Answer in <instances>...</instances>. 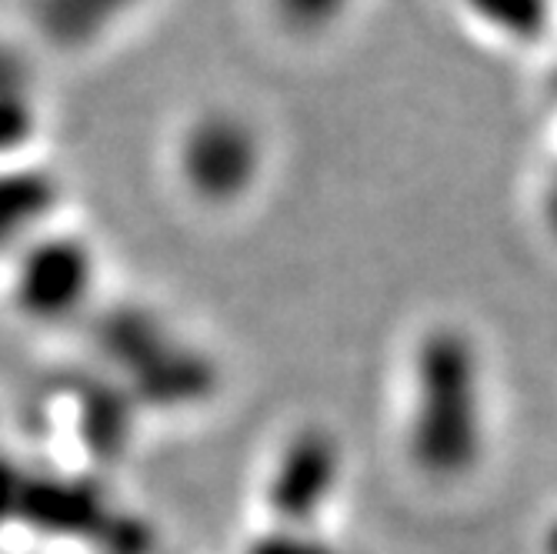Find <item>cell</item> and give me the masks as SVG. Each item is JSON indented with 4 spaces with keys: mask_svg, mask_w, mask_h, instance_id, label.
Segmentation results:
<instances>
[{
    "mask_svg": "<svg viewBox=\"0 0 557 554\" xmlns=\"http://www.w3.org/2000/svg\"><path fill=\"white\" fill-rule=\"evenodd\" d=\"M281 27L294 37H324L341 27L358 0H268Z\"/></svg>",
    "mask_w": 557,
    "mask_h": 554,
    "instance_id": "5",
    "label": "cell"
},
{
    "mask_svg": "<svg viewBox=\"0 0 557 554\" xmlns=\"http://www.w3.org/2000/svg\"><path fill=\"white\" fill-rule=\"evenodd\" d=\"M468 17L494 40L537 44L550 24V0H461Z\"/></svg>",
    "mask_w": 557,
    "mask_h": 554,
    "instance_id": "4",
    "label": "cell"
},
{
    "mask_svg": "<svg viewBox=\"0 0 557 554\" xmlns=\"http://www.w3.org/2000/svg\"><path fill=\"white\" fill-rule=\"evenodd\" d=\"M408 455L428 478H461L478 465L487 434L478 350L465 334H428L414 361Z\"/></svg>",
    "mask_w": 557,
    "mask_h": 554,
    "instance_id": "1",
    "label": "cell"
},
{
    "mask_svg": "<svg viewBox=\"0 0 557 554\" xmlns=\"http://www.w3.org/2000/svg\"><path fill=\"white\" fill-rule=\"evenodd\" d=\"M97 291V255L74 234H47L21 247L11 297L34 324H64L81 315Z\"/></svg>",
    "mask_w": 557,
    "mask_h": 554,
    "instance_id": "3",
    "label": "cell"
},
{
    "mask_svg": "<svg viewBox=\"0 0 557 554\" xmlns=\"http://www.w3.org/2000/svg\"><path fill=\"white\" fill-rule=\"evenodd\" d=\"M268 147L255 121L214 108L194 114L174 144V174L205 208H234L258 187Z\"/></svg>",
    "mask_w": 557,
    "mask_h": 554,
    "instance_id": "2",
    "label": "cell"
}]
</instances>
